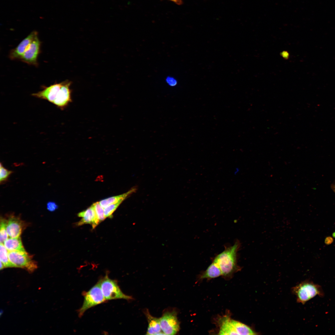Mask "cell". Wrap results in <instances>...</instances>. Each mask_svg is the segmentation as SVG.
<instances>
[{"instance_id": "1", "label": "cell", "mask_w": 335, "mask_h": 335, "mask_svg": "<svg viewBox=\"0 0 335 335\" xmlns=\"http://www.w3.org/2000/svg\"><path fill=\"white\" fill-rule=\"evenodd\" d=\"M241 246L237 240L232 246L226 247L222 252L216 256L213 261L220 268L222 275H230L240 268L237 265L238 252Z\"/></svg>"}, {"instance_id": "14", "label": "cell", "mask_w": 335, "mask_h": 335, "mask_svg": "<svg viewBox=\"0 0 335 335\" xmlns=\"http://www.w3.org/2000/svg\"><path fill=\"white\" fill-rule=\"evenodd\" d=\"M144 313L148 322L146 334H164L160 327L159 318L152 316L147 309L145 310Z\"/></svg>"}, {"instance_id": "15", "label": "cell", "mask_w": 335, "mask_h": 335, "mask_svg": "<svg viewBox=\"0 0 335 335\" xmlns=\"http://www.w3.org/2000/svg\"><path fill=\"white\" fill-rule=\"evenodd\" d=\"M136 189V187H134L125 193L106 198L101 200L99 202L101 206L103 208H105L111 204L116 203L120 201H123L131 194L135 193Z\"/></svg>"}, {"instance_id": "22", "label": "cell", "mask_w": 335, "mask_h": 335, "mask_svg": "<svg viewBox=\"0 0 335 335\" xmlns=\"http://www.w3.org/2000/svg\"><path fill=\"white\" fill-rule=\"evenodd\" d=\"M13 173L11 171L3 167L1 163H0V182L2 184L7 181L10 176Z\"/></svg>"}, {"instance_id": "6", "label": "cell", "mask_w": 335, "mask_h": 335, "mask_svg": "<svg viewBox=\"0 0 335 335\" xmlns=\"http://www.w3.org/2000/svg\"><path fill=\"white\" fill-rule=\"evenodd\" d=\"M9 260L15 267L25 268L32 272L37 268L36 262L32 260V256L25 251H8Z\"/></svg>"}, {"instance_id": "21", "label": "cell", "mask_w": 335, "mask_h": 335, "mask_svg": "<svg viewBox=\"0 0 335 335\" xmlns=\"http://www.w3.org/2000/svg\"><path fill=\"white\" fill-rule=\"evenodd\" d=\"M123 201V200L120 201L116 203L111 204L104 208V212L105 217L111 218L113 213Z\"/></svg>"}, {"instance_id": "10", "label": "cell", "mask_w": 335, "mask_h": 335, "mask_svg": "<svg viewBox=\"0 0 335 335\" xmlns=\"http://www.w3.org/2000/svg\"><path fill=\"white\" fill-rule=\"evenodd\" d=\"M62 85V82L56 83L50 86L43 87V89L40 91L32 94L34 97L46 100L53 103Z\"/></svg>"}, {"instance_id": "23", "label": "cell", "mask_w": 335, "mask_h": 335, "mask_svg": "<svg viewBox=\"0 0 335 335\" xmlns=\"http://www.w3.org/2000/svg\"><path fill=\"white\" fill-rule=\"evenodd\" d=\"M58 207L57 204L53 201H49L47 203V208L50 211H55Z\"/></svg>"}, {"instance_id": "17", "label": "cell", "mask_w": 335, "mask_h": 335, "mask_svg": "<svg viewBox=\"0 0 335 335\" xmlns=\"http://www.w3.org/2000/svg\"><path fill=\"white\" fill-rule=\"evenodd\" d=\"M221 275H222L220 268L216 263L212 261L201 275L200 278H214Z\"/></svg>"}, {"instance_id": "27", "label": "cell", "mask_w": 335, "mask_h": 335, "mask_svg": "<svg viewBox=\"0 0 335 335\" xmlns=\"http://www.w3.org/2000/svg\"><path fill=\"white\" fill-rule=\"evenodd\" d=\"M173 2H174L176 3H179L180 2V0H170Z\"/></svg>"}, {"instance_id": "4", "label": "cell", "mask_w": 335, "mask_h": 335, "mask_svg": "<svg viewBox=\"0 0 335 335\" xmlns=\"http://www.w3.org/2000/svg\"><path fill=\"white\" fill-rule=\"evenodd\" d=\"M292 293L297 301L303 304L317 295H322L320 287L308 281H303L293 287Z\"/></svg>"}, {"instance_id": "26", "label": "cell", "mask_w": 335, "mask_h": 335, "mask_svg": "<svg viewBox=\"0 0 335 335\" xmlns=\"http://www.w3.org/2000/svg\"><path fill=\"white\" fill-rule=\"evenodd\" d=\"M4 268H5V267H4V266L3 264L2 263L1 261H0V270H1L2 269H3Z\"/></svg>"}, {"instance_id": "20", "label": "cell", "mask_w": 335, "mask_h": 335, "mask_svg": "<svg viewBox=\"0 0 335 335\" xmlns=\"http://www.w3.org/2000/svg\"><path fill=\"white\" fill-rule=\"evenodd\" d=\"M97 219L100 223L106 218L104 212V209L99 202H96L93 204Z\"/></svg>"}, {"instance_id": "7", "label": "cell", "mask_w": 335, "mask_h": 335, "mask_svg": "<svg viewBox=\"0 0 335 335\" xmlns=\"http://www.w3.org/2000/svg\"><path fill=\"white\" fill-rule=\"evenodd\" d=\"M159 320L161 330L164 334L175 335L179 332L180 323L176 310L165 312Z\"/></svg>"}, {"instance_id": "16", "label": "cell", "mask_w": 335, "mask_h": 335, "mask_svg": "<svg viewBox=\"0 0 335 335\" xmlns=\"http://www.w3.org/2000/svg\"><path fill=\"white\" fill-rule=\"evenodd\" d=\"M3 244L8 251H25L20 237L8 238Z\"/></svg>"}, {"instance_id": "5", "label": "cell", "mask_w": 335, "mask_h": 335, "mask_svg": "<svg viewBox=\"0 0 335 335\" xmlns=\"http://www.w3.org/2000/svg\"><path fill=\"white\" fill-rule=\"evenodd\" d=\"M84 301L82 306L78 310L79 317H81L88 309L105 302V300L98 282L88 291L83 293Z\"/></svg>"}, {"instance_id": "25", "label": "cell", "mask_w": 335, "mask_h": 335, "mask_svg": "<svg viewBox=\"0 0 335 335\" xmlns=\"http://www.w3.org/2000/svg\"><path fill=\"white\" fill-rule=\"evenodd\" d=\"M239 172V168H235V170L234 171V174L235 175H236V174H237L238 173V172Z\"/></svg>"}, {"instance_id": "24", "label": "cell", "mask_w": 335, "mask_h": 335, "mask_svg": "<svg viewBox=\"0 0 335 335\" xmlns=\"http://www.w3.org/2000/svg\"><path fill=\"white\" fill-rule=\"evenodd\" d=\"M168 82L170 84H173V83L174 84V83H176V82H174V81H173V79H172L171 78H168Z\"/></svg>"}, {"instance_id": "19", "label": "cell", "mask_w": 335, "mask_h": 335, "mask_svg": "<svg viewBox=\"0 0 335 335\" xmlns=\"http://www.w3.org/2000/svg\"><path fill=\"white\" fill-rule=\"evenodd\" d=\"M7 221L3 218H1L0 229V243H4V242L8 238V234L7 232L6 226Z\"/></svg>"}, {"instance_id": "9", "label": "cell", "mask_w": 335, "mask_h": 335, "mask_svg": "<svg viewBox=\"0 0 335 335\" xmlns=\"http://www.w3.org/2000/svg\"><path fill=\"white\" fill-rule=\"evenodd\" d=\"M72 82L66 80L62 82L61 87L53 104L61 110L65 109L72 101V91L70 86Z\"/></svg>"}, {"instance_id": "3", "label": "cell", "mask_w": 335, "mask_h": 335, "mask_svg": "<svg viewBox=\"0 0 335 335\" xmlns=\"http://www.w3.org/2000/svg\"><path fill=\"white\" fill-rule=\"evenodd\" d=\"M103 294L106 301L116 299L127 300L133 298L124 293L118 284L117 281L110 279L107 273L105 275L98 281Z\"/></svg>"}, {"instance_id": "11", "label": "cell", "mask_w": 335, "mask_h": 335, "mask_svg": "<svg viewBox=\"0 0 335 335\" xmlns=\"http://www.w3.org/2000/svg\"><path fill=\"white\" fill-rule=\"evenodd\" d=\"M37 36L38 34L37 31H34L32 32L23 39L16 47L10 51L9 55L10 59L12 60H20L32 41Z\"/></svg>"}, {"instance_id": "13", "label": "cell", "mask_w": 335, "mask_h": 335, "mask_svg": "<svg viewBox=\"0 0 335 335\" xmlns=\"http://www.w3.org/2000/svg\"><path fill=\"white\" fill-rule=\"evenodd\" d=\"M24 223L20 219L12 216L7 221V231L8 236L11 238L20 237L22 231Z\"/></svg>"}, {"instance_id": "2", "label": "cell", "mask_w": 335, "mask_h": 335, "mask_svg": "<svg viewBox=\"0 0 335 335\" xmlns=\"http://www.w3.org/2000/svg\"><path fill=\"white\" fill-rule=\"evenodd\" d=\"M220 335H257L259 333L249 326L228 316L220 320Z\"/></svg>"}, {"instance_id": "12", "label": "cell", "mask_w": 335, "mask_h": 335, "mask_svg": "<svg viewBox=\"0 0 335 335\" xmlns=\"http://www.w3.org/2000/svg\"><path fill=\"white\" fill-rule=\"evenodd\" d=\"M78 216L82 217L77 223V226L85 224H90L94 229L100 223L97 219L93 204L86 210L79 213Z\"/></svg>"}, {"instance_id": "18", "label": "cell", "mask_w": 335, "mask_h": 335, "mask_svg": "<svg viewBox=\"0 0 335 335\" xmlns=\"http://www.w3.org/2000/svg\"><path fill=\"white\" fill-rule=\"evenodd\" d=\"M8 250L3 243H0V259L3 264L4 267H14V265L10 261Z\"/></svg>"}, {"instance_id": "8", "label": "cell", "mask_w": 335, "mask_h": 335, "mask_svg": "<svg viewBox=\"0 0 335 335\" xmlns=\"http://www.w3.org/2000/svg\"><path fill=\"white\" fill-rule=\"evenodd\" d=\"M41 42L38 36L32 41L20 60L29 65L37 66L38 58L40 52Z\"/></svg>"}]
</instances>
